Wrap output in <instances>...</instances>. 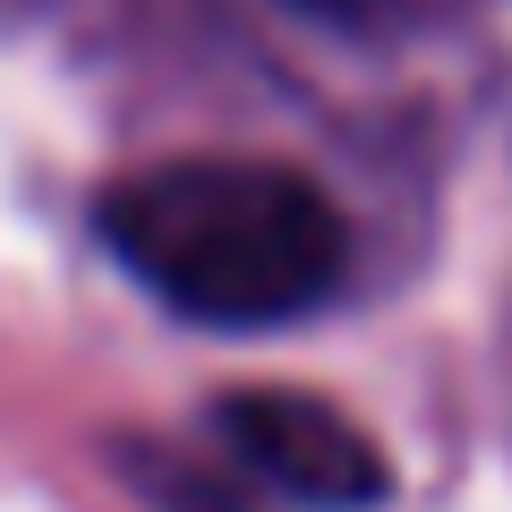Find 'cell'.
I'll return each mask as SVG.
<instances>
[{"instance_id":"cell-3","label":"cell","mask_w":512,"mask_h":512,"mask_svg":"<svg viewBox=\"0 0 512 512\" xmlns=\"http://www.w3.org/2000/svg\"><path fill=\"white\" fill-rule=\"evenodd\" d=\"M120 470L137 495H154L163 512H248L214 470H197L188 453H163V444H120Z\"/></svg>"},{"instance_id":"cell-1","label":"cell","mask_w":512,"mask_h":512,"mask_svg":"<svg viewBox=\"0 0 512 512\" xmlns=\"http://www.w3.org/2000/svg\"><path fill=\"white\" fill-rule=\"evenodd\" d=\"M103 248L188 325L256 333L325 308L350 231L316 180L282 163H163L103 197Z\"/></svg>"},{"instance_id":"cell-2","label":"cell","mask_w":512,"mask_h":512,"mask_svg":"<svg viewBox=\"0 0 512 512\" xmlns=\"http://www.w3.org/2000/svg\"><path fill=\"white\" fill-rule=\"evenodd\" d=\"M214 436L239 470H256L265 487H282L291 504L316 512H367L393 495L376 436L359 419H342L316 393H282V384H256V393H222L214 402Z\"/></svg>"},{"instance_id":"cell-4","label":"cell","mask_w":512,"mask_h":512,"mask_svg":"<svg viewBox=\"0 0 512 512\" xmlns=\"http://www.w3.org/2000/svg\"><path fill=\"white\" fill-rule=\"evenodd\" d=\"M316 9H350V0H316Z\"/></svg>"}]
</instances>
